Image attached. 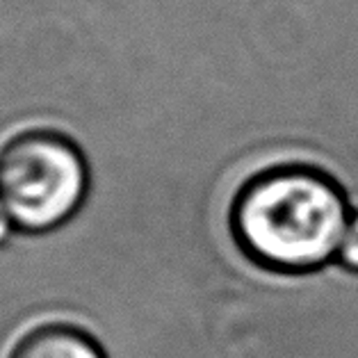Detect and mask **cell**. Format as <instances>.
Returning <instances> with one entry per match:
<instances>
[{"instance_id": "obj_1", "label": "cell", "mask_w": 358, "mask_h": 358, "mask_svg": "<svg viewBox=\"0 0 358 358\" xmlns=\"http://www.w3.org/2000/svg\"><path fill=\"white\" fill-rule=\"evenodd\" d=\"M354 213L334 173L310 162H278L253 171L235 189L226 224L253 267L308 276L336 263Z\"/></svg>"}, {"instance_id": "obj_2", "label": "cell", "mask_w": 358, "mask_h": 358, "mask_svg": "<svg viewBox=\"0 0 358 358\" xmlns=\"http://www.w3.org/2000/svg\"><path fill=\"white\" fill-rule=\"evenodd\" d=\"M90 171L83 151L62 133L25 130L0 148V201L14 226L43 233L83 206Z\"/></svg>"}, {"instance_id": "obj_3", "label": "cell", "mask_w": 358, "mask_h": 358, "mask_svg": "<svg viewBox=\"0 0 358 358\" xmlns=\"http://www.w3.org/2000/svg\"><path fill=\"white\" fill-rule=\"evenodd\" d=\"M7 358H108L96 338L73 324H41L23 334Z\"/></svg>"}, {"instance_id": "obj_4", "label": "cell", "mask_w": 358, "mask_h": 358, "mask_svg": "<svg viewBox=\"0 0 358 358\" xmlns=\"http://www.w3.org/2000/svg\"><path fill=\"white\" fill-rule=\"evenodd\" d=\"M336 263L343 269H347V272L358 274V210L354 213L352 222H349L345 231V238L340 242Z\"/></svg>"}, {"instance_id": "obj_5", "label": "cell", "mask_w": 358, "mask_h": 358, "mask_svg": "<svg viewBox=\"0 0 358 358\" xmlns=\"http://www.w3.org/2000/svg\"><path fill=\"white\" fill-rule=\"evenodd\" d=\"M10 217H7V210H5V206H3V201H0V244L5 242L7 238V233H10Z\"/></svg>"}]
</instances>
